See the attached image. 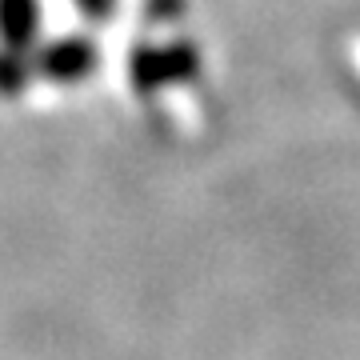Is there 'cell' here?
I'll return each mask as SVG.
<instances>
[{
    "label": "cell",
    "instance_id": "obj_1",
    "mask_svg": "<svg viewBox=\"0 0 360 360\" xmlns=\"http://www.w3.org/2000/svg\"><path fill=\"white\" fill-rule=\"evenodd\" d=\"M129 72H132V84L136 92H156L165 84H184L200 72V52L188 44V40H176V44H141L132 52L129 60Z\"/></svg>",
    "mask_w": 360,
    "mask_h": 360
},
{
    "label": "cell",
    "instance_id": "obj_2",
    "mask_svg": "<svg viewBox=\"0 0 360 360\" xmlns=\"http://www.w3.org/2000/svg\"><path fill=\"white\" fill-rule=\"evenodd\" d=\"M96 60L101 56H96L92 37H60L37 52V65L32 68L40 77H49L52 84H77V80H84L96 68Z\"/></svg>",
    "mask_w": 360,
    "mask_h": 360
},
{
    "label": "cell",
    "instance_id": "obj_3",
    "mask_svg": "<svg viewBox=\"0 0 360 360\" xmlns=\"http://www.w3.org/2000/svg\"><path fill=\"white\" fill-rule=\"evenodd\" d=\"M40 40V0H0V49L32 52Z\"/></svg>",
    "mask_w": 360,
    "mask_h": 360
},
{
    "label": "cell",
    "instance_id": "obj_4",
    "mask_svg": "<svg viewBox=\"0 0 360 360\" xmlns=\"http://www.w3.org/2000/svg\"><path fill=\"white\" fill-rule=\"evenodd\" d=\"M28 80H32V65H28L25 52L0 49V96H16V92H25Z\"/></svg>",
    "mask_w": 360,
    "mask_h": 360
},
{
    "label": "cell",
    "instance_id": "obj_5",
    "mask_svg": "<svg viewBox=\"0 0 360 360\" xmlns=\"http://www.w3.org/2000/svg\"><path fill=\"white\" fill-rule=\"evenodd\" d=\"M80 4V13L89 16V20H108L116 8V0H77Z\"/></svg>",
    "mask_w": 360,
    "mask_h": 360
}]
</instances>
